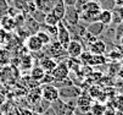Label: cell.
I'll list each match as a JSON object with an SVG mask.
<instances>
[{"label": "cell", "mask_w": 123, "mask_h": 115, "mask_svg": "<svg viewBox=\"0 0 123 115\" xmlns=\"http://www.w3.org/2000/svg\"><path fill=\"white\" fill-rule=\"evenodd\" d=\"M42 98L44 101L49 102L50 104L54 103L55 101H57L60 98V92L59 88L54 85H42Z\"/></svg>", "instance_id": "6da1fadb"}, {"label": "cell", "mask_w": 123, "mask_h": 115, "mask_svg": "<svg viewBox=\"0 0 123 115\" xmlns=\"http://www.w3.org/2000/svg\"><path fill=\"white\" fill-rule=\"evenodd\" d=\"M56 41L62 45V48L66 50L67 45L69 44V42H71V33H69V31L67 29L66 25L62 23L61 21L57 23V36H56Z\"/></svg>", "instance_id": "7a4b0ae2"}, {"label": "cell", "mask_w": 123, "mask_h": 115, "mask_svg": "<svg viewBox=\"0 0 123 115\" xmlns=\"http://www.w3.org/2000/svg\"><path fill=\"white\" fill-rule=\"evenodd\" d=\"M51 75L54 77L55 82H62L68 78L69 76V69L66 62H57L55 69L51 71Z\"/></svg>", "instance_id": "3957f363"}, {"label": "cell", "mask_w": 123, "mask_h": 115, "mask_svg": "<svg viewBox=\"0 0 123 115\" xmlns=\"http://www.w3.org/2000/svg\"><path fill=\"white\" fill-rule=\"evenodd\" d=\"M65 22H67L68 25L71 26H77L79 22V11L74 7V6H66L65 10V15H63V19Z\"/></svg>", "instance_id": "277c9868"}, {"label": "cell", "mask_w": 123, "mask_h": 115, "mask_svg": "<svg viewBox=\"0 0 123 115\" xmlns=\"http://www.w3.org/2000/svg\"><path fill=\"white\" fill-rule=\"evenodd\" d=\"M83 52H84V47L77 39H71V42L66 48V53L69 58H79V55Z\"/></svg>", "instance_id": "5b68a950"}, {"label": "cell", "mask_w": 123, "mask_h": 115, "mask_svg": "<svg viewBox=\"0 0 123 115\" xmlns=\"http://www.w3.org/2000/svg\"><path fill=\"white\" fill-rule=\"evenodd\" d=\"M88 48H89L88 52H90L93 55H104L107 50L106 43L101 39H96L95 42H93L92 44L88 45Z\"/></svg>", "instance_id": "8992f818"}, {"label": "cell", "mask_w": 123, "mask_h": 115, "mask_svg": "<svg viewBox=\"0 0 123 115\" xmlns=\"http://www.w3.org/2000/svg\"><path fill=\"white\" fill-rule=\"evenodd\" d=\"M26 47L29 52H40L42 49L44 48L43 43L40 42V39L37 37V34H32V36H28L27 41H26Z\"/></svg>", "instance_id": "52a82bcc"}, {"label": "cell", "mask_w": 123, "mask_h": 115, "mask_svg": "<svg viewBox=\"0 0 123 115\" xmlns=\"http://www.w3.org/2000/svg\"><path fill=\"white\" fill-rule=\"evenodd\" d=\"M92 97L90 95H85V94H80L78 95L77 99V108L82 111V113H89L90 111V107H92Z\"/></svg>", "instance_id": "ba28073f"}, {"label": "cell", "mask_w": 123, "mask_h": 115, "mask_svg": "<svg viewBox=\"0 0 123 115\" xmlns=\"http://www.w3.org/2000/svg\"><path fill=\"white\" fill-rule=\"evenodd\" d=\"M105 28H106V26H105V25H102L99 21H95V22H92V23L88 25L86 32H88V33H90L92 36H94V37H99L102 32L105 31Z\"/></svg>", "instance_id": "9c48e42d"}, {"label": "cell", "mask_w": 123, "mask_h": 115, "mask_svg": "<svg viewBox=\"0 0 123 115\" xmlns=\"http://www.w3.org/2000/svg\"><path fill=\"white\" fill-rule=\"evenodd\" d=\"M102 10V6L99 1H95V0H88L85 4L82 5V7L79 9L80 11H86V12H100Z\"/></svg>", "instance_id": "30bf717a"}, {"label": "cell", "mask_w": 123, "mask_h": 115, "mask_svg": "<svg viewBox=\"0 0 123 115\" xmlns=\"http://www.w3.org/2000/svg\"><path fill=\"white\" fill-rule=\"evenodd\" d=\"M65 10H66V5L63 4L62 0H55V3H52V7H51V11L50 12H52L61 21L63 19Z\"/></svg>", "instance_id": "8fae6325"}, {"label": "cell", "mask_w": 123, "mask_h": 115, "mask_svg": "<svg viewBox=\"0 0 123 115\" xmlns=\"http://www.w3.org/2000/svg\"><path fill=\"white\" fill-rule=\"evenodd\" d=\"M59 92H60V98H71V97H78V95H80L82 94V91L78 88V87H76V86H67V87H65L63 89H59Z\"/></svg>", "instance_id": "7c38bea8"}, {"label": "cell", "mask_w": 123, "mask_h": 115, "mask_svg": "<svg viewBox=\"0 0 123 115\" xmlns=\"http://www.w3.org/2000/svg\"><path fill=\"white\" fill-rule=\"evenodd\" d=\"M57 65V61L51 58V56H44L42 60H40V65L39 66L45 71V72H51L52 70L55 69V66Z\"/></svg>", "instance_id": "4fadbf2b"}, {"label": "cell", "mask_w": 123, "mask_h": 115, "mask_svg": "<svg viewBox=\"0 0 123 115\" xmlns=\"http://www.w3.org/2000/svg\"><path fill=\"white\" fill-rule=\"evenodd\" d=\"M27 99L31 104L36 105L38 104L43 98H42V87H34L28 94H27Z\"/></svg>", "instance_id": "5bb4252c"}, {"label": "cell", "mask_w": 123, "mask_h": 115, "mask_svg": "<svg viewBox=\"0 0 123 115\" xmlns=\"http://www.w3.org/2000/svg\"><path fill=\"white\" fill-rule=\"evenodd\" d=\"M99 22H101L105 26H109L112 23V11L109 9H102L99 14Z\"/></svg>", "instance_id": "9a60e30c"}, {"label": "cell", "mask_w": 123, "mask_h": 115, "mask_svg": "<svg viewBox=\"0 0 123 115\" xmlns=\"http://www.w3.org/2000/svg\"><path fill=\"white\" fill-rule=\"evenodd\" d=\"M0 26H1V29H4L5 32L6 31H12L16 27L13 17H11V16H9V15H5V16L1 17V20H0Z\"/></svg>", "instance_id": "2e32d148"}, {"label": "cell", "mask_w": 123, "mask_h": 115, "mask_svg": "<svg viewBox=\"0 0 123 115\" xmlns=\"http://www.w3.org/2000/svg\"><path fill=\"white\" fill-rule=\"evenodd\" d=\"M50 52H51V54H52V56L51 58H59V56H61L66 50L62 48V45L57 42V41H55V42H51L50 43Z\"/></svg>", "instance_id": "e0dca14e"}, {"label": "cell", "mask_w": 123, "mask_h": 115, "mask_svg": "<svg viewBox=\"0 0 123 115\" xmlns=\"http://www.w3.org/2000/svg\"><path fill=\"white\" fill-rule=\"evenodd\" d=\"M44 75H45V71L40 66H33L31 69V78L33 81H36L37 83H40V81L43 80Z\"/></svg>", "instance_id": "ac0fdd59"}, {"label": "cell", "mask_w": 123, "mask_h": 115, "mask_svg": "<svg viewBox=\"0 0 123 115\" xmlns=\"http://www.w3.org/2000/svg\"><path fill=\"white\" fill-rule=\"evenodd\" d=\"M105 110H106V105L104 103H100V102H96V103L92 104V107H90L92 115H104Z\"/></svg>", "instance_id": "d6986e66"}, {"label": "cell", "mask_w": 123, "mask_h": 115, "mask_svg": "<svg viewBox=\"0 0 123 115\" xmlns=\"http://www.w3.org/2000/svg\"><path fill=\"white\" fill-rule=\"evenodd\" d=\"M60 22V20L52 12H46L44 15V23L46 26H56Z\"/></svg>", "instance_id": "ffe728a7"}, {"label": "cell", "mask_w": 123, "mask_h": 115, "mask_svg": "<svg viewBox=\"0 0 123 115\" xmlns=\"http://www.w3.org/2000/svg\"><path fill=\"white\" fill-rule=\"evenodd\" d=\"M37 37L40 39V42L43 43V45L50 44L51 43V36L45 31H38L37 32Z\"/></svg>", "instance_id": "44dd1931"}, {"label": "cell", "mask_w": 123, "mask_h": 115, "mask_svg": "<svg viewBox=\"0 0 123 115\" xmlns=\"http://www.w3.org/2000/svg\"><path fill=\"white\" fill-rule=\"evenodd\" d=\"M21 66L23 70H29L33 68V58H31L29 55H25L21 59Z\"/></svg>", "instance_id": "7402d4cb"}, {"label": "cell", "mask_w": 123, "mask_h": 115, "mask_svg": "<svg viewBox=\"0 0 123 115\" xmlns=\"http://www.w3.org/2000/svg\"><path fill=\"white\" fill-rule=\"evenodd\" d=\"M106 62V58L104 55H93L89 66H98V65H102Z\"/></svg>", "instance_id": "603a6c76"}, {"label": "cell", "mask_w": 123, "mask_h": 115, "mask_svg": "<svg viewBox=\"0 0 123 115\" xmlns=\"http://www.w3.org/2000/svg\"><path fill=\"white\" fill-rule=\"evenodd\" d=\"M111 105L115 109H118V108L123 107V95H116V97H113V99L111 102Z\"/></svg>", "instance_id": "cb8c5ba5"}, {"label": "cell", "mask_w": 123, "mask_h": 115, "mask_svg": "<svg viewBox=\"0 0 123 115\" xmlns=\"http://www.w3.org/2000/svg\"><path fill=\"white\" fill-rule=\"evenodd\" d=\"M54 82H55V80H54V77H52L51 72H45L43 80L40 81V83L42 85H51V83H54Z\"/></svg>", "instance_id": "d4e9b609"}, {"label": "cell", "mask_w": 123, "mask_h": 115, "mask_svg": "<svg viewBox=\"0 0 123 115\" xmlns=\"http://www.w3.org/2000/svg\"><path fill=\"white\" fill-rule=\"evenodd\" d=\"M122 37H123V22L118 23L117 28L115 29V38H116L117 41H119Z\"/></svg>", "instance_id": "484cf974"}, {"label": "cell", "mask_w": 123, "mask_h": 115, "mask_svg": "<svg viewBox=\"0 0 123 115\" xmlns=\"http://www.w3.org/2000/svg\"><path fill=\"white\" fill-rule=\"evenodd\" d=\"M33 114H34V111H32L29 109H18L16 115H33Z\"/></svg>", "instance_id": "4316f807"}, {"label": "cell", "mask_w": 123, "mask_h": 115, "mask_svg": "<svg viewBox=\"0 0 123 115\" xmlns=\"http://www.w3.org/2000/svg\"><path fill=\"white\" fill-rule=\"evenodd\" d=\"M109 58H111L112 60H118V59H121V58H122V54H121V53H118L117 50H116V52L113 50L112 53H110Z\"/></svg>", "instance_id": "83f0119b"}, {"label": "cell", "mask_w": 123, "mask_h": 115, "mask_svg": "<svg viewBox=\"0 0 123 115\" xmlns=\"http://www.w3.org/2000/svg\"><path fill=\"white\" fill-rule=\"evenodd\" d=\"M116 12L118 14L121 21L123 22V5H122V6H117V7H116Z\"/></svg>", "instance_id": "f1b7e54d"}, {"label": "cell", "mask_w": 123, "mask_h": 115, "mask_svg": "<svg viewBox=\"0 0 123 115\" xmlns=\"http://www.w3.org/2000/svg\"><path fill=\"white\" fill-rule=\"evenodd\" d=\"M62 1H63V4L66 6H74L76 3H77V0H62Z\"/></svg>", "instance_id": "f546056e"}, {"label": "cell", "mask_w": 123, "mask_h": 115, "mask_svg": "<svg viewBox=\"0 0 123 115\" xmlns=\"http://www.w3.org/2000/svg\"><path fill=\"white\" fill-rule=\"evenodd\" d=\"M5 103H6V97H5L4 94L0 93V108H1V107H3Z\"/></svg>", "instance_id": "4dcf8cb0"}, {"label": "cell", "mask_w": 123, "mask_h": 115, "mask_svg": "<svg viewBox=\"0 0 123 115\" xmlns=\"http://www.w3.org/2000/svg\"><path fill=\"white\" fill-rule=\"evenodd\" d=\"M111 1H112L113 5H116V6H122V5H123V0H111Z\"/></svg>", "instance_id": "1f68e13d"}, {"label": "cell", "mask_w": 123, "mask_h": 115, "mask_svg": "<svg viewBox=\"0 0 123 115\" xmlns=\"http://www.w3.org/2000/svg\"><path fill=\"white\" fill-rule=\"evenodd\" d=\"M115 115H123V107L116 109V114H115Z\"/></svg>", "instance_id": "d6a6232c"}, {"label": "cell", "mask_w": 123, "mask_h": 115, "mask_svg": "<svg viewBox=\"0 0 123 115\" xmlns=\"http://www.w3.org/2000/svg\"><path fill=\"white\" fill-rule=\"evenodd\" d=\"M117 76H118L119 78H123V68H121V69H119V71L117 72Z\"/></svg>", "instance_id": "836d02e7"}, {"label": "cell", "mask_w": 123, "mask_h": 115, "mask_svg": "<svg viewBox=\"0 0 123 115\" xmlns=\"http://www.w3.org/2000/svg\"><path fill=\"white\" fill-rule=\"evenodd\" d=\"M33 115H43V114H39V113H34Z\"/></svg>", "instance_id": "e575fe53"}, {"label": "cell", "mask_w": 123, "mask_h": 115, "mask_svg": "<svg viewBox=\"0 0 123 115\" xmlns=\"http://www.w3.org/2000/svg\"><path fill=\"white\" fill-rule=\"evenodd\" d=\"M0 28H1V26H0Z\"/></svg>", "instance_id": "d590c367"}, {"label": "cell", "mask_w": 123, "mask_h": 115, "mask_svg": "<svg viewBox=\"0 0 123 115\" xmlns=\"http://www.w3.org/2000/svg\"><path fill=\"white\" fill-rule=\"evenodd\" d=\"M0 115H1V114H0Z\"/></svg>", "instance_id": "8d00e7d4"}]
</instances>
